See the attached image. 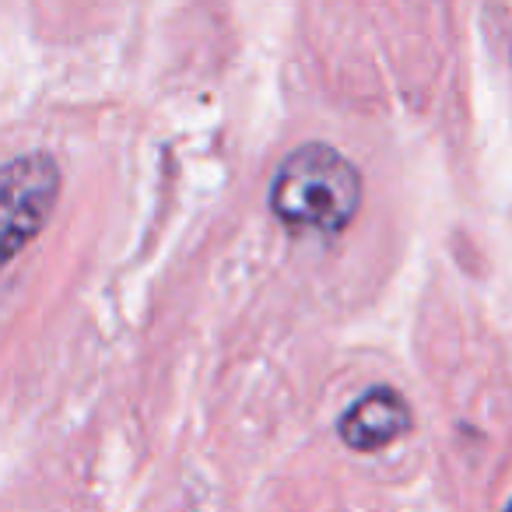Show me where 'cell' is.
Here are the masks:
<instances>
[{"mask_svg":"<svg viewBox=\"0 0 512 512\" xmlns=\"http://www.w3.org/2000/svg\"><path fill=\"white\" fill-rule=\"evenodd\" d=\"M362 207V176L327 144H302L278 165L271 211L299 232H341Z\"/></svg>","mask_w":512,"mask_h":512,"instance_id":"cell-1","label":"cell"},{"mask_svg":"<svg viewBox=\"0 0 512 512\" xmlns=\"http://www.w3.org/2000/svg\"><path fill=\"white\" fill-rule=\"evenodd\" d=\"M57 193L60 169L43 151H29L4 165V183H0V225H4L0 253L4 260H11L25 242L43 232L57 204Z\"/></svg>","mask_w":512,"mask_h":512,"instance_id":"cell-2","label":"cell"},{"mask_svg":"<svg viewBox=\"0 0 512 512\" xmlns=\"http://www.w3.org/2000/svg\"><path fill=\"white\" fill-rule=\"evenodd\" d=\"M341 442L355 453H376V449L397 442L400 435L411 432V407L390 386L362 393L348 411L341 414Z\"/></svg>","mask_w":512,"mask_h":512,"instance_id":"cell-3","label":"cell"}]
</instances>
